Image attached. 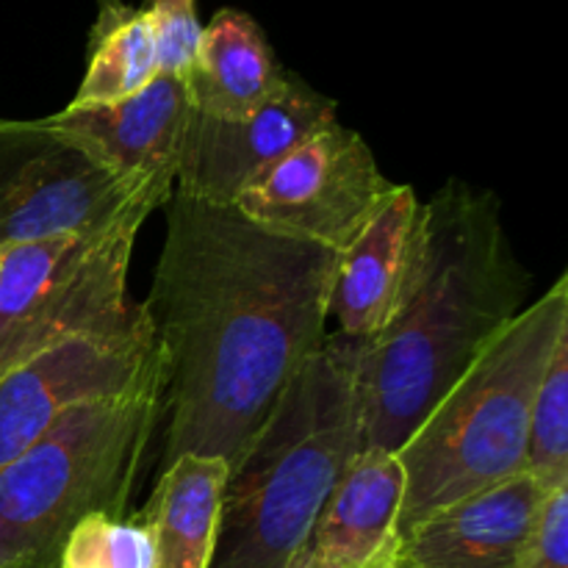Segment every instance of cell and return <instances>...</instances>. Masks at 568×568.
<instances>
[{"label":"cell","instance_id":"obj_1","mask_svg":"<svg viewBox=\"0 0 568 568\" xmlns=\"http://www.w3.org/2000/svg\"><path fill=\"white\" fill-rule=\"evenodd\" d=\"M164 209L142 303L164 375L161 466L181 455L231 466L327 338L338 253L178 189Z\"/></svg>","mask_w":568,"mask_h":568},{"label":"cell","instance_id":"obj_2","mask_svg":"<svg viewBox=\"0 0 568 568\" xmlns=\"http://www.w3.org/2000/svg\"><path fill=\"white\" fill-rule=\"evenodd\" d=\"M491 192L447 181L422 203V253L397 316L358 364V449L397 453L483 349L527 308Z\"/></svg>","mask_w":568,"mask_h":568},{"label":"cell","instance_id":"obj_3","mask_svg":"<svg viewBox=\"0 0 568 568\" xmlns=\"http://www.w3.org/2000/svg\"><path fill=\"white\" fill-rule=\"evenodd\" d=\"M364 344L327 333L250 447L227 466L209 568H294L358 453Z\"/></svg>","mask_w":568,"mask_h":568},{"label":"cell","instance_id":"obj_4","mask_svg":"<svg viewBox=\"0 0 568 568\" xmlns=\"http://www.w3.org/2000/svg\"><path fill=\"white\" fill-rule=\"evenodd\" d=\"M568 336V275L527 305L397 449L399 538L436 510L527 469L536 388Z\"/></svg>","mask_w":568,"mask_h":568},{"label":"cell","instance_id":"obj_5","mask_svg":"<svg viewBox=\"0 0 568 568\" xmlns=\"http://www.w3.org/2000/svg\"><path fill=\"white\" fill-rule=\"evenodd\" d=\"M161 414L164 388L83 403L0 466V568H59L78 521L128 516Z\"/></svg>","mask_w":568,"mask_h":568},{"label":"cell","instance_id":"obj_6","mask_svg":"<svg viewBox=\"0 0 568 568\" xmlns=\"http://www.w3.org/2000/svg\"><path fill=\"white\" fill-rule=\"evenodd\" d=\"M175 186H150L116 220L0 247V377L78 336L148 322L128 292L139 227Z\"/></svg>","mask_w":568,"mask_h":568},{"label":"cell","instance_id":"obj_7","mask_svg":"<svg viewBox=\"0 0 568 568\" xmlns=\"http://www.w3.org/2000/svg\"><path fill=\"white\" fill-rule=\"evenodd\" d=\"M150 186L94 161L44 120H0V247L103 225Z\"/></svg>","mask_w":568,"mask_h":568},{"label":"cell","instance_id":"obj_8","mask_svg":"<svg viewBox=\"0 0 568 568\" xmlns=\"http://www.w3.org/2000/svg\"><path fill=\"white\" fill-rule=\"evenodd\" d=\"M394 186L364 136L336 120L288 150L233 205L272 231L342 253Z\"/></svg>","mask_w":568,"mask_h":568},{"label":"cell","instance_id":"obj_9","mask_svg":"<svg viewBox=\"0 0 568 568\" xmlns=\"http://www.w3.org/2000/svg\"><path fill=\"white\" fill-rule=\"evenodd\" d=\"M164 388L150 320L120 333L78 336L0 377V466L26 453L72 408Z\"/></svg>","mask_w":568,"mask_h":568},{"label":"cell","instance_id":"obj_10","mask_svg":"<svg viewBox=\"0 0 568 568\" xmlns=\"http://www.w3.org/2000/svg\"><path fill=\"white\" fill-rule=\"evenodd\" d=\"M331 122H336V103L292 72H283L275 94L242 120L192 111L175 189L205 203L233 205L275 161Z\"/></svg>","mask_w":568,"mask_h":568},{"label":"cell","instance_id":"obj_11","mask_svg":"<svg viewBox=\"0 0 568 568\" xmlns=\"http://www.w3.org/2000/svg\"><path fill=\"white\" fill-rule=\"evenodd\" d=\"M555 488L525 469L469 494L410 527L397 560L410 568H519Z\"/></svg>","mask_w":568,"mask_h":568},{"label":"cell","instance_id":"obj_12","mask_svg":"<svg viewBox=\"0 0 568 568\" xmlns=\"http://www.w3.org/2000/svg\"><path fill=\"white\" fill-rule=\"evenodd\" d=\"M422 253V200L394 186L364 231L338 253L327 320L338 336L369 344L397 316Z\"/></svg>","mask_w":568,"mask_h":568},{"label":"cell","instance_id":"obj_13","mask_svg":"<svg viewBox=\"0 0 568 568\" xmlns=\"http://www.w3.org/2000/svg\"><path fill=\"white\" fill-rule=\"evenodd\" d=\"M192 105L178 78L159 75L133 98L44 116L50 128L87 150L94 161L136 183H172L186 139Z\"/></svg>","mask_w":568,"mask_h":568},{"label":"cell","instance_id":"obj_14","mask_svg":"<svg viewBox=\"0 0 568 568\" xmlns=\"http://www.w3.org/2000/svg\"><path fill=\"white\" fill-rule=\"evenodd\" d=\"M405 471L397 453L358 449L322 508L308 558L320 568H394Z\"/></svg>","mask_w":568,"mask_h":568},{"label":"cell","instance_id":"obj_15","mask_svg":"<svg viewBox=\"0 0 568 568\" xmlns=\"http://www.w3.org/2000/svg\"><path fill=\"white\" fill-rule=\"evenodd\" d=\"M283 70L250 14L222 9L200 33L192 70L183 78L194 114L242 120L281 87Z\"/></svg>","mask_w":568,"mask_h":568},{"label":"cell","instance_id":"obj_16","mask_svg":"<svg viewBox=\"0 0 568 568\" xmlns=\"http://www.w3.org/2000/svg\"><path fill=\"white\" fill-rule=\"evenodd\" d=\"M225 480L222 458L181 455L161 466L148 505L136 510L153 530L155 568H209Z\"/></svg>","mask_w":568,"mask_h":568},{"label":"cell","instance_id":"obj_17","mask_svg":"<svg viewBox=\"0 0 568 568\" xmlns=\"http://www.w3.org/2000/svg\"><path fill=\"white\" fill-rule=\"evenodd\" d=\"M159 75V44L148 9L122 0H100L89 39V64L72 109L109 105L133 98Z\"/></svg>","mask_w":568,"mask_h":568},{"label":"cell","instance_id":"obj_18","mask_svg":"<svg viewBox=\"0 0 568 568\" xmlns=\"http://www.w3.org/2000/svg\"><path fill=\"white\" fill-rule=\"evenodd\" d=\"M527 471L549 488L568 486V336L558 342L536 388L527 433Z\"/></svg>","mask_w":568,"mask_h":568},{"label":"cell","instance_id":"obj_19","mask_svg":"<svg viewBox=\"0 0 568 568\" xmlns=\"http://www.w3.org/2000/svg\"><path fill=\"white\" fill-rule=\"evenodd\" d=\"M59 568H155L153 530L136 514H92L67 536Z\"/></svg>","mask_w":568,"mask_h":568},{"label":"cell","instance_id":"obj_20","mask_svg":"<svg viewBox=\"0 0 568 568\" xmlns=\"http://www.w3.org/2000/svg\"><path fill=\"white\" fill-rule=\"evenodd\" d=\"M150 20L159 44V72L183 78L192 70L203 26L197 20V0H148Z\"/></svg>","mask_w":568,"mask_h":568},{"label":"cell","instance_id":"obj_21","mask_svg":"<svg viewBox=\"0 0 568 568\" xmlns=\"http://www.w3.org/2000/svg\"><path fill=\"white\" fill-rule=\"evenodd\" d=\"M519 568H568V486L549 494L536 538Z\"/></svg>","mask_w":568,"mask_h":568},{"label":"cell","instance_id":"obj_22","mask_svg":"<svg viewBox=\"0 0 568 568\" xmlns=\"http://www.w3.org/2000/svg\"><path fill=\"white\" fill-rule=\"evenodd\" d=\"M294 568H320V566H316V564H314V560H311V558H308V552H305V555H303V560H300V564H297V566H294Z\"/></svg>","mask_w":568,"mask_h":568},{"label":"cell","instance_id":"obj_23","mask_svg":"<svg viewBox=\"0 0 568 568\" xmlns=\"http://www.w3.org/2000/svg\"><path fill=\"white\" fill-rule=\"evenodd\" d=\"M394 568H410V566L403 564V560H397V566H394Z\"/></svg>","mask_w":568,"mask_h":568}]
</instances>
